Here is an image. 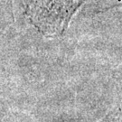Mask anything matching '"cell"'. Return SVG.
<instances>
[{
    "label": "cell",
    "instance_id": "6da1fadb",
    "mask_svg": "<svg viewBox=\"0 0 122 122\" xmlns=\"http://www.w3.org/2000/svg\"><path fill=\"white\" fill-rule=\"evenodd\" d=\"M99 122H120V115L118 112L108 114L103 119Z\"/></svg>",
    "mask_w": 122,
    "mask_h": 122
}]
</instances>
